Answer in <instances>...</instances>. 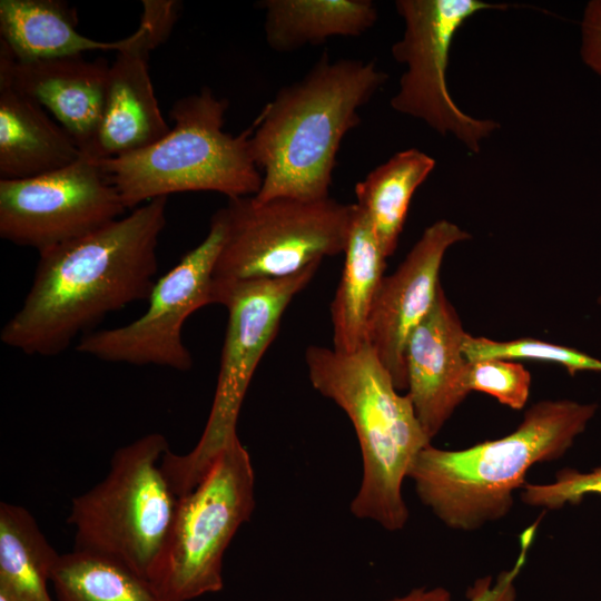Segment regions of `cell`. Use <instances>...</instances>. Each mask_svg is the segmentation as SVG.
I'll return each mask as SVG.
<instances>
[{"label":"cell","instance_id":"cell-14","mask_svg":"<svg viewBox=\"0 0 601 601\" xmlns=\"http://www.w3.org/2000/svg\"><path fill=\"white\" fill-rule=\"evenodd\" d=\"M470 238L454 223L440 219L425 228L395 272L381 283L368 315L367 343L398 391L407 390V342L435 304L445 253Z\"/></svg>","mask_w":601,"mask_h":601},{"label":"cell","instance_id":"cell-6","mask_svg":"<svg viewBox=\"0 0 601 601\" xmlns=\"http://www.w3.org/2000/svg\"><path fill=\"white\" fill-rule=\"evenodd\" d=\"M168 450L162 434L150 433L115 451L105 479L72 499L73 550L112 559L148 580L178 502L161 469Z\"/></svg>","mask_w":601,"mask_h":601},{"label":"cell","instance_id":"cell-15","mask_svg":"<svg viewBox=\"0 0 601 601\" xmlns=\"http://www.w3.org/2000/svg\"><path fill=\"white\" fill-rule=\"evenodd\" d=\"M109 65L83 55L19 61L0 45V86H7L50 112L82 155L93 149L104 107Z\"/></svg>","mask_w":601,"mask_h":601},{"label":"cell","instance_id":"cell-8","mask_svg":"<svg viewBox=\"0 0 601 601\" xmlns=\"http://www.w3.org/2000/svg\"><path fill=\"white\" fill-rule=\"evenodd\" d=\"M255 473L236 439L201 481L178 497L148 581L161 601H190L224 587V554L255 510Z\"/></svg>","mask_w":601,"mask_h":601},{"label":"cell","instance_id":"cell-18","mask_svg":"<svg viewBox=\"0 0 601 601\" xmlns=\"http://www.w3.org/2000/svg\"><path fill=\"white\" fill-rule=\"evenodd\" d=\"M75 8L60 0H1L0 45L19 61L80 56L88 51H120L131 35L98 41L77 30Z\"/></svg>","mask_w":601,"mask_h":601},{"label":"cell","instance_id":"cell-23","mask_svg":"<svg viewBox=\"0 0 601 601\" xmlns=\"http://www.w3.org/2000/svg\"><path fill=\"white\" fill-rule=\"evenodd\" d=\"M50 582L59 601H161L146 578L120 562L85 551L60 554Z\"/></svg>","mask_w":601,"mask_h":601},{"label":"cell","instance_id":"cell-17","mask_svg":"<svg viewBox=\"0 0 601 601\" xmlns=\"http://www.w3.org/2000/svg\"><path fill=\"white\" fill-rule=\"evenodd\" d=\"M82 152L46 109L0 86V179L46 175L76 162Z\"/></svg>","mask_w":601,"mask_h":601},{"label":"cell","instance_id":"cell-5","mask_svg":"<svg viewBox=\"0 0 601 601\" xmlns=\"http://www.w3.org/2000/svg\"><path fill=\"white\" fill-rule=\"evenodd\" d=\"M228 100L204 87L174 102V127L155 144L121 157L97 160L126 208L187 191H215L228 199L255 196L263 174L250 151L253 126L234 136L223 130Z\"/></svg>","mask_w":601,"mask_h":601},{"label":"cell","instance_id":"cell-27","mask_svg":"<svg viewBox=\"0 0 601 601\" xmlns=\"http://www.w3.org/2000/svg\"><path fill=\"white\" fill-rule=\"evenodd\" d=\"M588 494L601 495V465L587 472L562 469L548 484L525 483L521 501L532 508L558 510L566 504H579Z\"/></svg>","mask_w":601,"mask_h":601},{"label":"cell","instance_id":"cell-25","mask_svg":"<svg viewBox=\"0 0 601 601\" xmlns=\"http://www.w3.org/2000/svg\"><path fill=\"white\" fill-rule=\"evenodd\" d=\"M464 386L470 392H482L512 410H522L529 398L530 372L516 361L487 358L469 362Z\"/></svg>","mask_w":601,"mask_h":601},{"label":"cell","instance_id":"cell-2","mask_svg":"<svg viewBox=\"0 0 601 601\" xmlns=\"http://www.w3.org/2000/svg\"><path fill=\"white\" fill-rule=\"evenodd\" d=\"M386 79L373 61H331L325 52L299 81L282 88L253 125L250 151L263 173L254 199L328 198L341 142Z\"/></svg>","mask_w":601,"mask_h":601},{"label":"cell","instance_id":"cell-10","mask_svg":"<svg viewBox=\"0 0 601 601\" xmlns=\"http://www.w3.org/2000/svg\"><path fill=\"white\" fill-rule=\"evenodd\" d=\"M404 20L401 40L392 47L397 62L406 65L391 107L426 122L439 134H452L471 152L499 127L493 119H477L461 110L447 88L449 52L457 30L483 10H505L506 3L482 0H398Z\"/></svg>","mask_w":601,"mask_h":601},{"label":"cell","instance_id":"cell-4","mask_svg":"<svg viewBox=\"0 0 601 601\" xmlns=\"http://www.w3.org/2000/svg\"><path fill=\"white\" fill-rule=\"evenodd\" d=\"M305 363L312 386L346 413L357 436L362 479L352 514L387 531L402 530L410 516L403 482L432 441L410 396L400 394L368 343L349 354L311 345Z\"/></svg>","mask_w":601,"mask_h":601},{"label":"cell","instance_id":"cell-29","mask_svg":"<svg viewBox=\"0 0 601 601\" xmlns=\"http://www.w3.org/2000/svg\"><path fill=\"white\" fill-rule=\"evenodd\" d=\"M598 304H599V306H600V308H601V294H600L599 297H598Z\"/></svg>","mask_w":601,"mask_h":601},{"label":"cell","instance_id":"cell-26","mask_svg":"<svg viewBox=\"0 0 601 601\" xmlns=\"http://www.w3.org/2000/svg\"><path fill=\"white\" fill-rule=\"evenodd\" d=\"M538 522L522 532L521 551L514 565L510 570L502 571L495 582L490 575L477 579L467 589L469 601H516L515 580L526 561L528 550L534 539ZM386 601H451V594L442 587L431 589L421 587Z\"/></svg>","mask_w":601,"mask_h":601},{"label":"cell","instance_id":"cell-22","mask_svg":"<svg viewBox=\"0 0 601 601\" xmlns=\"http://www.w3.org/2000/svg\"><path fill=\"white\" fill-rule=\"evenodd\" d=\"M434 167L431 156L410 148L393 155L355 185V204L368 217L386 257L397 247L413 194Z\"/></svg>","mask_w":601,"mask_h":601},{"label":"cell","instance_id":"cell-20","mask_svg":"<svg viewBox=\"0 0 601 601\" xmlns=\"http://www.w3.org/2000/svg\"><path fill=\"white\" fill-rule=\"evenodd\" d=\"M265 38L272 50L288 52L332 37H358L377 20L370 0H265Z\"/></svg>","mask_w":601,"mask_h":601},{"label":"cell","instance_id":"cell-12","mask_svg":"<svg viewBox=\"0 0 601 601\" xmlns=\"http://www.w3.org/2000/svg\"><path fill=\"white\" fill-rule=\"evenodd\" d=\"M125 209L99 162L85 155L46 175L0 179V237L39 255L121 218Z\"/></svg>","mask_w":601,"mask_h":601},{"label":"cell","instance_id":"cell-28","mask_svg":"<svg viewBox=\"0 0 601 601\" xmlns=\"http://www.w3.org/2000/svg\"><path fill=\"white\" fill-rule=\"evenodd\" d=\"M580 52L583 62L601 76V0H591L584 8Z\"/></svg>","mask_w":601,"mask_h":601},{"label":"cell","instance_id":"cell-3","mask_svg":"<svg viewBox=\"0 0 601 601\" xmlns=\"http://www.w3.org/2000/svg\"><path fill=\"white\" fill-rule=\"evenodd\" d=\"M598 411L595 403L544 400L524 413L512 433L464 450L432 444L415 459L408 477L421 502L447 528L474 531L506 516L513 492L536 463L562 457Z\"/></svg>","mask_w":601,"mask_h":601},{"label":"cell","instance_id":"cell-13","mask_svg":"<svg viewBox=\"0 0 601 601\" xmlns=\"http://www.w3.org/2000/svg\"><path fill=\"white\" fill-rule=\"evenodd\" d=\"M180 9L181 2L176 0L142 1L138 29L109 65L100 125L88 157L99 161L132 154L170 130L155 95L148 60L171 33Z\"/></svg>","mask_w":601,"mask_h":601},{"label":"cell","instance_id":"cell-21","mask_svg":"<svg viewBox=\"0 0 601 601\" xmlns=\"http://www.w3.org/2000/svg\"><path fill=\"white\" fill-rule=\"evenodd\" d=\"M59 556L28 510L0 503V597L53 601L47 583Z\"/></svg>","mask_w":601,"mask_h":601},{"label":"cell","instance_id":"cell-16","mask_svg":"<svg viewBox=\"0 0 601 601\" xmlns=\"http://www.w3.org/2000/svg\"><path fill=\"white\" fill-rule=\"evenodd\" d=\"M465 335L441 286L433 308L411 334L405 352L407 395L431 440L469 394L464 386Z\"/></svg>","mask_w":601,"mask_h":601},{"label":"cell","instance_id":"cell-30","mask_svg":"<svg viewBox=\"0 0 601 601\" xmlns=\"http://www.w3.org/2000/svg\"><path fill=\"white\" fill-rule=\"evenodd\" d=\"M0 601H7L3 597H0Z\"/></svg>","mask_w":601,"mask_h":601},{"label":"cell","instance_id":"cell-7","mask_svg":"<svg viewBox=\"0 0 601 601\" xmlns=\"http://www.w3.org/2000/svg\"><path fill=\"white\" fill-rule=\"evenodd\" d=\"M321 263L279 279L233 284L215 294L228 312L220 365L211 408L203 434L186 454L168 450L161 469L177 496L191 491L214 461L236 439L239 411L252 377L274 341L293 298L316 274Z\"/></svg>","mask_w":601,"mask_h":601},{"label":"cell","instance_id":"cell-9","mask_svg":"<svg viewBox=\"0 0 601 601\" xmlns=\"http://www.w3.org/2000/svg\"><path fill=\"white\" fill-rule=\"evenodd\" d=\"M220 210L226 231L213 275L214 304L215 294L233 284L285 278L344 253L355 204L240 197Z\"/></svg>","mask_w":601,"mask_h":601},{"label":"cell","instance_id":"cell-11","mask_svg":"<svg viewBox=\"0 0 601 601\" xmlns=\"http://www.w3.org/2000/svg\"><path fill=\"white\" fill-rule=\"evenodd\" d=\"M225 231L218 209L205 239L156 280L147 311L126 325L83 335L77 352L108 363L189 371L194 359L183 341V326L197 309L214 304L213 275Z\"/></svg>","mask_w":601,"mask_h":601},{"label":"cell","instance_id":"cell-1","mask_svg":"<svg viewBox=\"0 0 601 601\" xmlns=\"http://www.w3.org/2000/svg\"><path fill=\"white\" fill-rule=\"evenodd\" d=\"M168 197H158L102 228L39 255L20 308L1 342L30 356H56L110 313L148 299Z\"/></svg>","mask_w":601,"mask_h":601},{"label":"cell","instance_id":"cell-24","mask_svg":"<svg viewBox=\"0 0 601 601\" xmlns=\"http://www.w3.org/2000/svg\"><path fill=\"white\" fill-rule=\"evenodd\" d=\"M463 354L469 362L501 358L554 363L565 367L571 375L583 371L601 372V359L599 358L572 347L530 337L494 341L466 333L463 342Z\"/></svg>","mask_w":601,"mask_h":601},{"label":"cell","instance_id":"cell-19","mask_svg":"<svg viewBox=\"0 0 601 601\" xmlns=\"http://www.w3.org/2000/svg\"><path fill=\"white\" fill-rule=\"evenodd\" d=\"M344 255L331 319L333 349L349 354L367 344L368 315L385 276L387 258L368 217L356 204Z\"/></svg>","mask_w":601,"mask_h":601}]
</instances>
